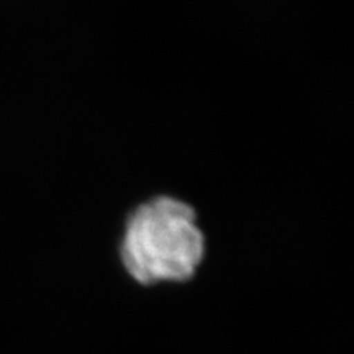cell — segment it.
Instances as JSON below:
<instances>
[{
  "instance_id": "cell-1",
  "label": "cell",
  "mask_w": 354,
  "mask_h": 354,
  "mask_svg": "<svg viewBox=\"0 0 354 354\" xmlns=\"http://www.w3.org/2000/svg\"><path fill=\"white\" fill-rule=\"evenodd\" d=\"M115 254L135 284L180 286L194 281L205 266L209 240L192 203L156 194L128 212Z\"/></svg>"
}]
</instances>
